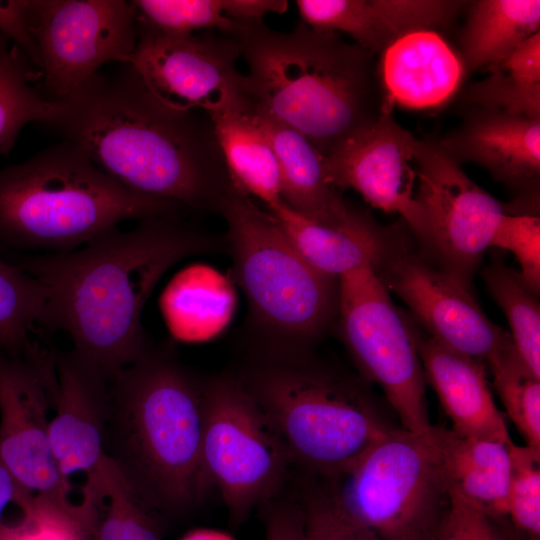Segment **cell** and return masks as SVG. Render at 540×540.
<instances>
[{
	"mask_svg": "<svg viewBox=\"0 0 540 540\" xmlns=\"http://www.w3.org/2000/svg\"><path fill=\"white\" fill-rule=\"evenodd\" d=\"M186 214L128 190L66 141L0 169V244L15 249L69 252L126 220Z\"/></svg>",
	"mask_w": 540,
	"mask_h": 540,
	"instance_id": "8992f818",
	"label": "cell"
},
{
	"mask_svg": "<svg viewBox=\"0 0 540 540\" xmlns=\"http://www.w3.org/2000/svg\"><path fill=\"white\" fill-rule=\"evenodd\" d=\"M438 526L435 529H433V530H431V531H429L427 533H424V534H422V535H420V536H418V537H416V538H414L412 540H438V536H437Z\"/></svg>",
	"mask_w": 540,
	"mask_h": 540,
	"instance_id": "7bdbcfd3",
	"label": "cell"
},
{
	"mask_svg": "<svg viewBox=\"0 0 540 540\" xmlns=\"http://www.w3.org/2000/svg\"><path fill=\"white\" fill-rule=\"evenodd\" d=\"M45 293L41 283L0 256V352L38 360L46 354L32 338L41 321Z\"/></svg>",
	"mask_w": 540,
	"mask_h": 540,
	"instance_id": "4316f807",
	"label": "cell"
},
{
	"mask_svg": "<svg viewBox=\"0 0 540 540\" xmlns=\"http://www.w3.org/2000/svg\"><path fill=\"white\" fill-rule=\"evenodd\" d=\"M33 68L0 33V154L12 149L25 125L46 124L58 111V102L46 99L33 84L39 75Z\"/></svg>",
	"mask_w": 540,
	"mask_h": 540,
	"instance_id": "484cf974",
	"label": "cell"
},
{
	"mask_svg": "<svg viewBox=\"0 0 540 540\" xmlns=\"http://www.w3.org/2000/svg\"><path fill=\"white\" fill-rule=\"evenodd\" d=\"M267 210L304 259L319 272L336 279L365 265L375 270L390 241L385 231L365 214L350 225L328 226L301 216L283 200Z\"/></svg>",
	"mask_w": 540,
	"mask_h": 540,
	"instance_id": "7402d4cb",
	"label": "cell"
},
{
	"mask_svg": "<svg viewBox=\"0 0 540 540\" xmlns=\"http://www.w3.org/2000/svg\"><path fill=\"white\" fill-rule=\"evenodd\" d=\"M517 540H528L523 534H519V537Z\"/></svg>",
	"mask_w": 540,
	"mask_h": 540,
	"instance_id": "ee69618b",
	"label": "cell"
},
{
	"mask_svg": "<svg viewBox=\"0 0 540 540\" xmlns=\"http://www.w3.org/2000/svg\"><path fill=\"white\" fill-rule=\"evenodd\" d=\"M56 385L51 393L55 408L50 420L52 451L63 478L85 475L80 503L96 511L104 499L102 488L113 460L106 452L109 413L105 373L73 349L54 352Z\"/></svg>",
	"mask_w": 540,
	"mask_h": 540,
	"instance_id": "2e32d148",
	"label": "cell"
},
{
	"mask_svg": "<svg viewBox=\"0 0 540 540\" xmlns=\"http://www.w3.org/2000/svg\"><path fill=\"white\" fill-rule=\"evenodd\" d=\"M447 486L494 517H506L511 458L506 443L431 428Z\"/></svg>",
	"mask_w": 540,
	"mask_h": 540,
	"instance_id": "603a6c76",
	"label": "cell"
},
{
	"mask_svg": "<svg viewBox=\"0 0 540 540\" xmlns=\"http://www.w3.org/2000/svg\"><path fill=\"white\" fill-rule=\"evenodd\" d=\"M221 249L224 239L165 215L129 231L112 229L73 251L10 262L43 286L41 327L67 332L72 349L108 377L150 344L141 317L161 277L185 258Z\"/></svg>",
	"mask_w": 540,
	"mask_h": 540,
	"instance_id": "7a4b0ae2",
	"label": "cell"
},
{
	"mask_svg": "<svg viewBox=\"0 0 540 540\" xmlns=\"http://www.w3.org/2000/svg\"><path fill=\"white\" fill-rule=\"evenodd\" d=\"M125 65L117 75L96 73L57 101L46 125L128 190L186 213H218L236 186L211 117L163 103Z\"/></svg>",
	"mask_w": 540,
	"mask_h": 540,
	"instance_id": "6da1fadb",
	"label": "cell"
},
{
	"mask_svg": "<svg viewBox=\"0 0 540 540\" xmlns=\"http://www.w3.org/2000/svg\"><path fill=\"white\" fill-rule=\"evenodd\" d=\"M55 384L54 360L0 352V461L37 501L78 512L50 443L48 409Z\"/></svg>",
	"mask_w": 540,
	"mask_h": 540,
	"instance_id": "5bb4252c",
	"label": "cell"
},
{
	"mask_svg": "<svg viewBox=\"0 0 540 540\" xmlns=\"http://www.w3.org/2000/svg\"><path fill=\"white\" fill-rule=\"evenodd\" d=\"M415 197L427 223L424 241L444 269L471 289V279L507 214L437 142L418 140Z\"/></svg>",
	"mask_w": 540,
	"mask_h": 540,
	"instance_id": "4fadbf2b",
	"label": "cell"
},
{
	"mask_svg": "<svg viewBox=\"0 0 540 540\" xmlns=\"http://www.w3.org/2000/svg\"><path fill=\"white\" fill-rule=\"evenodd\" d=\"M263 506L265 540H305L301 503L277 496Z\"/></svg>",
	"mask_w": 540,
	"mask_h": 540,
	"instance_id": "f35d334b",
	"label": "cell"
},
{
	"mask_svg": "<svg viewBox=\"0 0 540 540\" xmlns=\"http://www.w3.org/2000/svg\"><path fill=\"white\" fill-rule=\"evenodd\" d=\"M411 326L426 382L435 390L452 430L468 437L513 442L489 389L486 365L444 346L413 321Z\"/></svg>",
	"mask_w": 540,
	"mask_h": 540,
	"instance_id": "d6986e66",
	"label": "cell"
},
{
	"mask_svg": "<svg viewBox=\"0 0 540 540\" xmlns=\"http://www.w3.org/2000/svg\"><path fill=\"white\" fill-rule=\"evenodd\" d=\"M514 254L527 286L538 295L540 289V219L535 215L505 214L491 240V245Z\"/></svg>",
	"mask_w": 540,
	"mask_h": 540,
	"instance_id": "8d00e7d4",
	"label": "cell"
},
{
	"mask_svg": "<svg viewBox=\"0 0 540 540\" xmlns=\"http://www.w3.org/2000/svg\"><path fill=\"white\" fill-rule=\"evenodd\" d=\"M539 0H478L461 36L466 72L490 70L539 31Z\"/></svg>",
	"mask_w": 540,
	"mask_h": 540,
	"instance_id": "d4e9b609",
	"label": "cell"
},
{
	"mask_svg": "<svg viewBox=\"0 0 540 540\" xmlns=\"http://www.w3.org/2000/svg\"><path fill=\"white\" fill-rule=\"evenodd\" d=\"M378 71L385 97L413 109L447 102L466 73L461 57L431 30L411 32L395 40L380 54Z\"/></svg>",
	"mask_w": 540,
	"mask_h": 540,
	"instance_id": "ffe728a7",
	"label": "cell"
},
{
	"mask_svg": "<svg viewBox=\"0 0 540 540\" xmlns=\"http://www.w3.org/2000/svg\"><path fill=\"white\" fill-rule=\"evenodd\" d=\"M179 540H236L229 533L215 528H197L189 531Z\"/></svg>",
	"mask_w": 540,
	"mask_h": 540,
	"instance_id": "b9f144b4",
	"label": "cell"
},
{
	"mask_svg": "<svg viewBox=\"0 0 540 540\" xmlns=\"http://www.w3.org/2000/svg\"><path fill=\"white\" fill-rule=\"evenodd\" d=\"M385 97L379 117L324 157L329 183L353 189L373 207L402 216L424 243L427 223L415 197L414 156L418 140L392 115Z\"/></svg>",
	"mask_w": 540,
	"mask_h": 540,
	"instance_id": "e0dca14e",
	"label": "cell"
},
{
	"mask_svg": "<svg viewBox=\"0 0 540 540\" xmlns=\"http://www.w3.org/2000/svg\"><path fill=\"white\" fill-rule=\"evenodd\" d=\"M202 464L234 525L280 494L293 464L283 441L233 372L204 378Z\"/></svg>",
	"mask_w": 540,
	"mask_h": 540,
	"instance_id": "9c48e42d",
	"label": "cell"
},
{
	"mask_svg": "<svg viewBox=\"0 0 540 540\" xmlns=\"http://www.w3.org/2000/svg\"><path fill=\"white\" fill-rule=\"evenodd\" d=\"M210 116V115H209ZM234 185L273 208L281 198V175L274 150L256 121L251 103L210 116Z\"/></svg>",
	"mask_w": 540,
	"mask_h": 540,
	"instance_id": "cb8c5ba5",
	"label": "cell"
},
{
	"mask_svg": "<svg viewBox=\"0 0 540 540\" xmlns=\"http://www.w3.org/2000/svg\"><path fill=\"white\" fill-rule=\"evenodd\" d=\"M398 244L391 246L389 241L375 271L384 286L408 305L425 332L484 364L514 344L509 332L486 317L469 287Z\"/></svg>",
	"mask_w": 540,
	"mask_h": 540,
	"instance_id": "9a60e30c",
	"label": "cell"
},
{
	"mask_svg": "<svg viewBox=\"0 0 540 540\" xmlns=\"http://www.w3.org/2000/svg\"><path fill=\"white\" fill-rule=\"evenodd\" d=\"M482 276L510 325V335L522 360L540 378V307L536 294L519 272L502 261L487 266Z\"/></svg>",
	"mask_w": 540,
	"mask_h": 540,
	"instance_id": "83f0119b",
	"label": "cell"
},
{
	"mask_svg": "<svg viewBox=\"0 0 540 540\" xmlns=\"http://www.w3.org/2000/svg\"><path fill=\"white\" fill-rule=\"evenodd\" d=\"M488 71V78L468 88L466 102L473 108L540 119V78L507 59Z\"/></svg>",
	"mask_w": 540,
	"mask_h": 540,
	"instance_id": "1f68e13d",
	"label": "cell"
},
{
	"mask_svg": "<svg viewBox=\"0 0 540 540\" xmlns=\"http://www.w3.org/2000/svg\"><path fill=\"white\" fill-rule=\"evenodd\" d=\"M224 14L240 23L263 22L269 13L283 14L287 11L285 0H222Z\"/></svg>",
	"mask_w": 540,
	"mask_h": 540,
	"instance_id": "ab89813d",
	"label": "cell"
},
{
	"mask_svg": "<svg viewBox=\"0 0 540 540\" xmlns=\"http://www.w3.org/2000/svg\"><path fill=\"white\" fill-rule=\"evenodd\" d=\"M138 27L170 36L217 30L234 36L243 23L224 14L222 0H133Z\"/></svg>",
	"mask_w": 540,
	"mask_h": 540,
	"instance_id": "4dcf8cb0",
	"label": "cell"
},
{
	"mask_svg": "<svg viewBox=\"0 0 540 540\" xmlns=\"http://www.w3.org/2000/svg\"><path fill=\"white\" fill-rule=\"evenodd\" d=\"M232 37L252 108L302 134L323 158L379 117L377 55L358 44L303 23L286 33L245 23Z\"/></svg>",
	"mask_w": 540,
	"mask_h": 540,
	"instance_id": "3957f363",
	"label": "cell"
},
{
	"mask_svg": "<svg viewBox=\"0 0 540 540\" xmlns=\"http://www.w3.org/2000/svg\"><path fill=\"white\" fill-rule=\"evenodd\" d=\"M43 96L61 101L109 62L127 64L138 41L131 1L32 0Z\"/></svg>",
	"mask_w": 540,
	"mask_h": 540,
	"instance_id": "8fae6325",
	"label": "cell"
},
{
	"mask_svg": "<svg viewBox=\"0 0 540 540\" xmlns=\"http://www.w3.org/2000/svg\"><path fill=\"white\" fill-rule=\"evenodd\" d=\"M106 452L155 510L181 513L212 488L202 464L203 381L152 343L107 377Z\"/></svg>",
	"mask_w": 540,
	"mask_h": 540,
	"instance_id": "277c9868",
	"label": "cell"
},
{
	"mask_svg": "<svg viewBox=\"0 0 540 540\" xmlns=\"http://www.w3.org/2000/svg\"><path fill=\"white\" fill-rule=\"evenodd\" d=\"M509 453L507 516L528 540H540V451L512 442Z\"/></svg>",
	"mask_w": 540,
	"mask_h": 540,
	"instance_id": "836d02e7",
	"label": "cell"
},
{
	"mask_svg": "<svg viewBox=\"0 0 540 540\" xmlns=\"http://www.w3.org/2000/svg\"><path fill=\"white\" fill-rule=\"evenodd\" d=\"M236 39L221 32L170 36L138 27L128 61L159 100L179 110L214 115L250 103Z\"/></svg>",
	"mask_w": 540,
	"mask_h": 540,
	"instance_id": "7c38bea8",
	"label": "cell"
},
{
	"mask_svg": "<svg viewBox=\"0 0 540 540\" xmlns=\"http://www.w3.org/2000/svg\"><path fill=\"white\" fill-rule=\"evenodd\" d=\"M485 365L526 446L540 451V378L525 364L514 344L494 354Z\"/></svg>",
	"mask_w": 540,
	"mask_h": 540,
	"instance_id": "f1b7e54d",
	"label": "cell"
},
{
	"mask_svg": "<svg viewBox=\"0 0 540 540\" xmlns=\"http://www.w3.org/2000/svg\"><path fill=\"white\" fill-rule=\"evenodd\" d=\"M0 33L20 50L39 74L40 57L33 33L32 0H0Z\"/></svg>",
	"mask_w": 540,
	"mask_h": 540,
	"instance_id": "74e56055",
	"label": "cell"
},
{
	"mask_svg": "<svg viewBox=\"0 0 540 540\" xmlns=\"http://www.w3.org/2000/svg\"><path fill=\"white\" fill-rule=\"evenodd\" d=\"M449 504L438 526V540H517L520 532L448 487Z\"/></svg>",
	"mask_w": 540,
	"mask_h": 540,
	"instance_id": "e575fe53",
	"label": "cell"
},
{
	"mask_svg": "<svg viewBox=\"0 0 540 540\" xmlns=\"http://www.w3.org/2000/svg\"><path fill=\"white\" fill-rule=\"evenodd\" d=\"M301 507L305 540H380L343 507L333 480L308 485Z\"/></svg>",
	"mask_w": 540,
	"mask_h": 540,
	"instance_id": "d6a6232c",
	"label": "cell"
},
{
	"mask_svg": "<svg viewBox=\"0 0 540 540\" xmlns=\"http://www.w3.org/2000/svg\"><path fill=\"white\" fill-rule=\"evenodd\" d=\"M234 374L283 441L293 464L323 479L345 475L396 427L363 384L319 361L311 348L253 343Z\"/></svg>",
	"mask_w": 540,
	"mask_h": 540,
	"instance_id": "5b68a950",
	"label": "cell"
},
{
	"mask_svg": "<svg viewBox=\"0 0 540 540\" xmlns=\"http://www.w3.org/2000/svg\"><path fill=\"white\" fill-rule=\"evenodd\" d=\"M457 163L474 162L514 188L536 185L540 174V119L474 108L437 142Z\"/></svg>",
	"mask_w": 540,
	"mask_h": 540,
	"instance_id": "ac0fdd59",
	"label": "cell"
},
{
	"mask_svg": "<svg viewBox=\"0 0 540 540\" xmlns=\"http://www.w3.org/2000/svg\"><path fill=\"white\" fill-rule=\"evenodd\" d=\"M431 428L417 434L394 427L333 480L343 507L380 540H412L427 533L448 507Z\"/></svg>",
	"mask_w": 540,
	"mask_h": 540,
	"instance_id": "ba28073f",
	"label": "cell"
},
{
	"mask_svg": "<svg viewBox=\"0 0 540 540\" xmlns=\"http://www.w3.org/2000/svg\"><path fill=\"white\" fill-rule=\"evenodd\" d=\"M338 284V330L358 369L382 389L402 428L428 432L426 378L411 320L370 265L341 275Z\"/></svg>",
	"mask_w": 540,
	"mask_h": 540,
	"instance_id": "30bf717a",
	"label": "cell"
},
{
	"mask_svg": "<svg viewBox=\"0 0 540 540\" xmlns=\"http://www.w3.org/2000/svg\"><path fill=\"white\" fill-rule=\"evenodd\" d=\"M218 214L225 220V250L249 307L256 344L305 349L337 317L338 279L312 267L278 220L233 188Z\"/></svg>",
	"mask_w": 540,
	"mask_h": 540,
	"instance_id": "52a82bcc",
	"label": "cell"
},
{
	"mask_svg": "<svg viewBox=\"0 0 540 540\" xmlns=\"http://www.w3.org/2000/svg\"><path fill=\"white\" fill-rule=\"evenodd\" d=\"M33 500L34 497L21 487L8 468L0 461V526L3 524L4 510L10 503H16L24 514L32 508Z\"/></svg>",
	"mask_w": 540,
	"mask_h": 540,
	"instance_id": "60d3db41",
	"label": "cell"
},
{
	"mask_svg": "<svg viewBox=\"0 0 540 540\" xmlns=\"http://www.w3.org/2000/svg\"><path fill=\"white\" fill-rule=\"evenodd\" d=\"M0 540H93L82 516L37 500L18 526H0Z\"/></svg>",
	"mask_w": 540,
	"mask_h": 540,
	"instance_id": "d590c367",
	"label": "cell"
},
{
	"mask_svg": "<svg viewBox=\"0 0 540 540\" xmlns=\"http://www.w3.org/2000/svg\"><path fill=\"white\" fill-rule=\"evenodd\" d=\"M252 113L276 155L281 175V198L301 216L328 226H346L363 213L356 211L332 186L324 158L299 132L251 106Z\"/></svg>",
	"mask_w": 540,
	"mask_h": 540,
	"instance_id": "44dd1931",
	"label": "cell"
},
{
	"mask_svg": "<svg viewBox=\"0 0 540 540\" xmlns=\"http://www.w3.org/2000/svg\"><path fill=\"white\" fill-rule=\"evenodd\" d=\"M103 491L93 540H161L155 509L132 488L115 462Z\"/></svg>",
	"mask_w": 540,
	"mask_h": 540,
	"instance_id": "f546056e",
	"label": "cell"
}]
</instances>
